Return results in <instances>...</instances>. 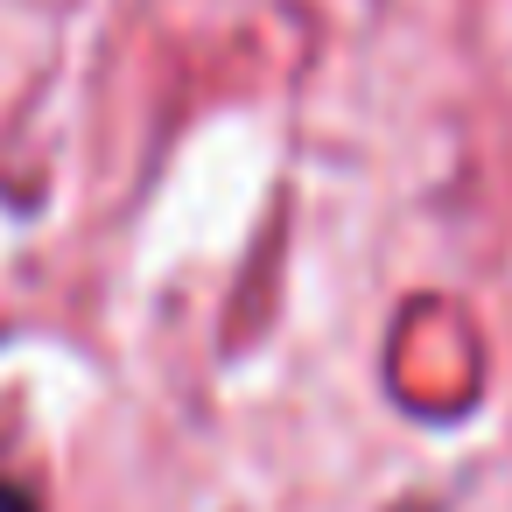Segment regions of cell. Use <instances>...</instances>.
I'll list each match as a JSON object with an SVG mask.
<instances>
[{
  "label": "cell",
  "mask_w": 512,
  "mask_h": 512,
  "mask_svg": "<svg viewBox=\"0 0 512 512\" xmlns=\"http://www.w3.org/2000/svg\"><path fill=\"white\" fill-rule=\"evenodd\" d=\"M0 512H43V498H36L29 484H8V477H0Z\"/></svg>",
  "instance_id": "6da1fadb"
},
{
  "label": "cell",
  "mask_w": 512,
  "mask_h": 512,
  "mask_svg": "<svg viewBox=\"0 0 512 512\" xmlns=\"http://www.w3.org/2000/svg\"><path fill=\"white\" fill-rule=\"evenodd\" d=\"M393 512H442L435 498H393Z\"/></svg>",
  "instance_id": "7a4b0ae2"
}]
</instances>
